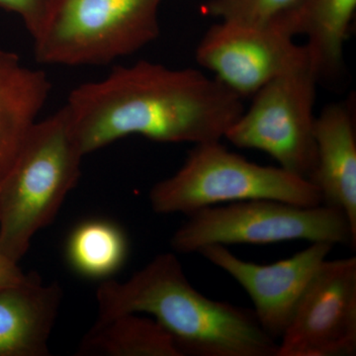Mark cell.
I'll return each instance as SVG.
<instances>
[{"label": "cell", "mask_w": 356, "mask_h": 356, "mask_svg": "<svg viewBox=\"0 0 356 356\" xmlns=\"http://www.w3.org/2000/svg\"><path fill=\"white\" fill-rule=\"evenodd\" d=\"M84 156L128 136L197 145L225 138L243 98L200 70L140 60L81 84L65 103Z\"/></svg>", "instance_id": "cell-1"}, {"label": "cell", "mask_w": 356, "mask_h": 356, "mask_svg": "<svg viewBox=\"0 0 356 356\" xmlns=\"http://www.w3.org/2000/svg\"><path fill=\"white\" fill-rule=\"evenodd\" d=\"M97 320L151 315L181 356H277L278 343L254 310L204 296L172 252L154 257L128 280H104L96 292Z\"/></svg>", "instance_id": "cell-2"}, {"label": "cell", "mask_w": 356, "mask_h": 356, "mask_svg": "<svg viewBox=\"0 0 356 356\" xmlns=\"http://www.w3.org/2000/svg\"><path fill=\"white\" fill-rule=\"evenodd\" d=\"M65 105L32 129L0 181V248L19 262L50 225L81 175L84 158Z\"/></svg>", "instance_id": "cell-3"}, {"label": "cell", "mask_w": 356, "mask_h": 356, "mask_svg": "<svg viewBox=\"0 0 356 356\" xmlns=\"http://www.w3.org/2000/svg\"><path fill=\"white\" fill-rule=\"evenodd\" d=\"M149 198L158 214L189 215L218 204L252 199L304 207L323 204L321 192L310 180L280 166L252 163L220 140L195 145L175 175L154 185Z\"/></svg>", "instance_id": "cell-4"}, {"label": "cell", "mask_w": 356, "mask_h": 356, "mask_svg": "<svg viewBox=\"0 0 356 356\" xmlns=\"http://www.w3.org/2000/svg\"><path fill=\"white\" fill-rule=\"evenodd\" d=\"M187 216L170 240L178 254L236 243L267 245L296 240L351 247L356 243L346 215L324 204L304 207L273 199H252L203 208Z\"/></svg>", "instance_id": "cell-5"}, {"label": "cell", "mask_w": 356, "mask_h": 356, "mask_svg": "<svg viewBox=\"0 0 356 356\" xmlns=\"http://www.w3.org/2000/svg\"><path fill=\"white\" fill-rule=\"evenodd\" d=\"M163 0H60L34 40L43 65L92 67L132 55L158 38Z\"/></svg>", "instance_id": "cell-6"}, {"label": "cell", "mask_w": 356, "mask_h": 356, "mask_svg": "<svg viewBox=\"0 0 356 356\" xmlns=\"http://www.w3.org/2000/svg\"><path fill=\"white\" fill-rule=\"evenodd\" d=\"M318 81L307 51L299 62L255 93L252 106L225 138L241 149L264 152L283 170L309 179L316 163Z\"/></svg>", "instance_id": "cell-7"}, {"label": "cell", "mask_w": 356, "mask_h": 356, "mask_svg": "<svg viewBox=\"0 0 356 356\" xmlns=\"http://www.w3.org/2000/svg\"><path fill=\"white\" fill-rule=\"evenodd\" d=\"M356 353V259H325L280 337L277 356Z\"/></svg>", "instance_id": "cell-8"}, {"label": "cell", "mask_w": 356, "mask_h": 356, "mask_svg": "<svg viewBox=\"0 0 356 356\" xmlns=\"http://www.w3.org/2000/svg\"><path fill=\"white\" fill-rule=\"evenodd\" d=\"M306 47L276 26H250L221 21L202 37L196 60L215 79L240 96L259 89L299 62Z\"/></svg>", "instance_id": "cell-9"}, {"label": "cell", "mask_w": 356, "mask_h": 356, "mask_svg": "<svg viewBox=\"0 0 356 356\" xmlns=\"http://www.w3.org/2000/svg\"><path fill=\"white\" fill-rule=\"evenodd\" d=\"M332 247L327 243H311L301 252L271 264L243 261L222 245H208L198 254L231 275L247 291L262 330L277 341Z\"/></svg>", "instance_id": "cell-10"}, {"label": "cell", "mask_w": 356, "mask_h": 356, "mask_svg": "<svg viewBox=\"0 0 356 356\" xmlns=\"http://www.w3.org/2000/svg\"><path fill=\"white\" fill-rule=\"evenodd\" d=\"M315 140L316 163L309 180L324 205L346 215L356 235V136L350 106L327 105L316 117Z\"/></svg>", "instance_id": "cell-11"}, {"label": "cell", "mask_w": 356, "mask_h": 356, "mask_svg": "<svg viewBox=\"0 0 356 356\" xmlns=\"http://www.w3.org/2000/svg\"><path fill=\"white\" fill-rule=\"evenodd\" d=\"M62 288L36 273L0 292V356H47Z\"/></svg>", "instance_id": "cell-12"}, {"label": "cell", "mask_w": 356, "mask_h": 356, "mask_svg": "<svg viewBox=\"0 0 356 356\" xmlns=\"http://www.w3.org/2000/svg\"><path fill=\"white\" fill-rule=\"evenodd\" d=\"M51 90L46 72L0 49V181L39 121Z\"/></svg>", "instance_id": "cell-13"}, {"label": "cell", "mask_w": 356, "mask_h": 356, "mask_svg": "<svg viewBox=\"0 0 356 356\" xmlns=\"http://www.w3.org/2000/svg\"><path fill=\"white\" fill-rule=\"evenodd\" d=\"M356 0H302L281 29L295 38L305 36L309 57L318 79L341 74L344 44L355 15Z\"/></svg>", "instance_id": "cell-14"}, {"label": "cell", "mask_w": 356, "mask_h": 356, "mask_svg": "<svg viewBox=\"0 0 356 356\" xmlns=\"http://www.w3.org/2000/svg\"><path fill=\"white\" fill-rule=\"evenodd\" d=\"M76 353L79 356H181L172 337L156 320L138 314L96 320Z\"/></svg>", "instance_id": "cell-15"}, {"label": "cell", "mask_w": 356, "mask_h": 356, "mask_svg": "<svg viewBox=\"0 0 356 356\" xmlns=\"http://www.w3.org/2000/svg\"><path fill=\"white\" fill-rule=\"evenodd\" d=\"M128 252L125 232L104 219L77 225L65 245V259L70 268L89 280H109L125 264Z\"/></svg>", "instance_id": "cell-16"}, {"label": "cell", "mask_w": 356, "mask_h": 356, "mask_svg": "<svg viewBox=\"0 0 356 356\" xmlns=\"http://www.w3.org/2000/svg\"><path fill=\"white\" fill-rule=\"evenodd\" d=\"M302 0H210L203 13L238 24L277 26L291 16Z\"/></svg>", "instance_id": "cell-17"}, {"label": "cell", "mask_w": 356, "mask_h": 356, "mask_svg": "<svg viewBox=\"0 0 356 356\" xmlns=\"http://www.w3.org/2000/svg\"><path fill=\"white\" fill-rule=\"evenodd\" d=\"M60 0H0V8L22 20L33 41L50 22Z\"/></svg>", "instance_id": "cell-18"}, {"label": "cell", "mask_w": 356, "mask_h": 356, "mask_svg": "<svg viewBox=\"0 0 356 356\" xmlns=\"http://www.w3.org/2000/svg\"><path fill=\"white\" fill-rule=\"evenodd\" d=\"M27 273H23L19 262L13 261L0 248V292L19 284Z\"/></svg>", "instance_id": "cell-19"}]
</instances>
